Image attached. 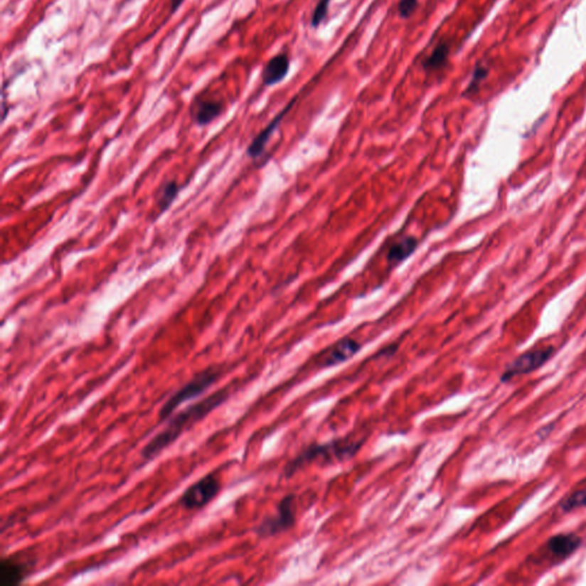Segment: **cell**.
Returning <instances> with one entry per match:
<instances>
[{"instance_id": "cell-16", "label": "cell", "mask_w": 586, "mask_h": 586, "mask_svg": "<svg viewBox=\"0 0 586 586\" xmlns=\"http://www.w3.org/2000/svg\"><path fill=\"white\" fill-rule=\"evenodd\" d=\"M489 73V68L486 63H478L475 65L474 70H473L472 78L469 80V85L467 90L464 91V97H471L473 94L476 93L480 88L481 84L486 80Z\"/></svg>"}, {"instance_id": "cell-17", "label": "cell", "mask_w": 586, "mask_h": 586, "mask_svg": "<svg viewBox=\"0 0 586 586\" xmlns=\"http://www.w3.org/2000/svg\"><path fill=\"white\" fill-rule=\"evenodd\" d=\"M580 507H586V488L578 490L572 496H569L568 499L563 501V505H561V510L563 512L569 513L572 512L576 508H580Z\"/></svg>"}, {"instance_id": "cell-2", "label": "cell", "mask_w": 586, "mask_h": 586, "mask_svg": "<svg viewBox=\"0 0 586 586\" xmlns=\"http://www.w3.org/2000/svg\"><path fill=\"white\" fill-rule=\"evenodd\" d=\"M221 375V369L218 366H208L201 373L193 375V379L186 383L181 388L174 392L164 405L159 409V422H166L174 416L176 409L189 400L196 399L206 393L210 387L213 386Z\"/></svg>"}, {"instance_id": "cell-3", "label": "cell", "mask_w": 586, "mask_h": 586, "mask_svg": "<svg viewBox=\"0 0 586 586\" xmlns=\"http://www.w3.org/2000/svg\"><path fill=\"white\" fill-rule=\"evenodd\" d=\"M362 442H348L346 440H337L326 444H313L305 449L298 457L291 460L285 467V475L287 478L300 469L305 467L306 464H309L313 460H324L326 463L334 462V460H343L351 458L360 450Z\"/></svg>"}, {"instance_id": "cell-19", "label": "cell", "mask_w": 586, "mask_h": 586, "mask_svg": "<svg viewBox=\"0 0 586 586\" xmlns=\"http://www.w3.org/2000/svg\"><path fill=\"white\" fill-rule=\"evenodd\" d=\"M417 7H418V0H400L399 5H398L400 18H411V15L416 12Z\"/></svg>"}, {"instance_id": "cell-8", "label": "cell", "mask_w": 586, "mask_h": 586, "mask_svg": "<svg viewBox=\"0 0 586 586\" xmlns=\"http://www.w3.org/2000/svg\"><path fill=\"white\" fill-rule=\"evenodd\" d=\"M297 97H294L293 100L290 101V103H287V107H285L283 110H282L279 114H277L275 118H274L272 122H270L266 127H265L260 133H259L255 139H253L252 142L250 144V146H247V155L251 157V159H258L259 156L261 154L264 153L265 146H266L267 142L270 141V137L273 135V133L275 132L276 129L279 127V124H281L282 120L284 118L285 114L287 112H290L292 107L294 106V103H296Z\"/></svg>"}, {"instance_id": "cell-13", "label": "cell", "mask_w": 586, "mask_h": 586, "mask_svg": "<svg viewBox=\"0 0 586 586\" xmlns=\"http://www.w3.org/2000/svg\"><path fill=\"white\" fill-rule=\"evenodd\" d=\"M417 247H418V240L415 236H405L401 238L392 244L387 251L386 259L388 264L393 265V266L401 264L402 261H405L415 252Z\"/></svg>"}, {"instance_id": "cell-7", "label": "cell", "mask_w": 586, "mask_h": 586, "mask_svg": "<svg viewBox=\"0 0 586 586\" xmlns=\"http://www.w3.org/2000/svg\"><path fill=\"white\" fill-rule=\"evenodd\" d=\"M33 563L20 554L5 557L0 563V584L3 586H16L23 583L29 576Z\"/></svg>"}, {"instance_id": "cell-6", "label": "cell", "mask_w": 586, "mask_h": 586, "mask_svg": "<svg viewBox=\"0 0 586 586\" xmlns=\"http://www.w3.org/2000/svg\"><path fill=\"white\" fill-rule=\"evenodd\" d=\"M293 501H294L293 495L287 496L285 499H282L279 505L277 516L265 519L257 527L255 533L261 537H270L290 529L294 525Z\"/></svg>"}, {"instance_id": "cell-20", "label": "cell", "mask_w": 586, "mask_h": 586, "mask_svg": "<svg viewBox=\"0 0 586 586\" xmlns=\"http://www.w3.org/2000/svg\"><path fill=\"white\" fill-rule=\"evenodd\" d=\"M185 1L186 0H171V13H176V11L181 7L182 4L185 3Z\"/></svg>"}, {"instance_id": "cell-9", "label": "cell", "mask_w": 586, "mask_h": 586, "mask_svg": "<svg viewBox=\"0 0 586 586\" xmlns=\"http://www.w3.org/2000/svg\"><path fill=\"white\" fill-rule=\"evenodd\" d=\"M290 70V60L285 54H277L267 62L261 73L262 82L266 86H273L284 80Z\"/></svg>"}, {"instance_id": "cell-4", "label": "cell", "mask_w": 586, "mask_h": 586, "mask_svg": "<svg viewBox=\"0 0 586 586\" xmlns=\"http://www.w3.org/2000/svg\"><path fill=\"white\" fill-rule=\"evenodd\" d=\"M220 489L221 484L218 476L214 474L206 475L204 478L188 486L185 493L182 494L180 504L188 511L200 510L217 497Z\"/></svg>"}, {"instance_id": "cell-1", "label": "cell", "mask_w": 586, "mask_h": 586, "mask_svg": "<svg viewBox=\"0 0 586 586\" xmlns=\"http://www.w3.org/2000/svg\"><path fill=\"white\" fill-rule=\"evenodd\" d=\"M229 395L230 393L228 388H221L215 390L211 395L206 396L202 401L189 405L172 416L166 426L159 433L154 435L149 440V442L144 447L141 452L142 459L148 462L159 456L167 447L176 442L183 432L188 431L197 422H202L212 411L223 405L228 400Z\"/></svg>"}, {"instance_id": "cell-5", "label": "cell", "mask_w": 586, "mask_h": 586, "mask_svg": "<svg viewBox=\"0 0 586 586\" xmlns=\"http://www.w3.org/2000/svg\"><path fill=\"white\" fill-rule=\"evenodd\" d=\"M554 353H555L554 347H546V348L535 349V351L523 353L506 366V370L501 375V383H507L516 375L533 373L544 366L553 356Z\"/></svg>"}, {"instance_id": "cell-18", "label": "cell", "mask_w": 586, "mask_h": 586, "mask_svg": "<svg viewBox=\"0 0 586 586\" xmlns=\"http://www.w3.org/2000/svg\"><path fill=\"white\" fill-rule=\"evenodd\" d=\"M330 1L331 0H319L316 7L314 9L313 15H311V27L319 28L323 21L326 20V16H328Z\"/></svg>"}, {"instance_id": "cell-14", "label": "cell", "mask_w": 586, "mask_h": 586, "mask_svg": "<svg viewBox=\"0 0 586 586\" xmlns=\"http://www.w3.org/2000/svg\"><path fill=\"white\" fill-rule=\"evenodd\" d=\"M179 191L180 186L176 180L165 181L156 193V203H157L159 211L165 212L169 210L176 196L179 195Z\"/></svg>"}, {"instance_id": "cell-15", "label": "cell", "mask_w": 586, "mask_h": 586, "mask_svg": "<svg viewBox=\"0 0 586 586\" xmlns=\"http://www.w3.org/2000/svg\"><path fill=\"white\" fill-rule=\"evenodd\" d=\"M450 48L446 43H440L435 46L432 53L422 61V68L428 73L440 70L448 63Z\"/></svg>"}, {"instance_id": "cell-10", "label": "cell", "mask_w": 586, "mask_h": 586, "mask_svg": "<svg viewBox=\"0 0 586 586\" xmlns=\"http://www.w3.org/2000/svg\"><path fill=\"white\" fill-rule=\"evenodd\" d=\"M361 349V343L355 339L345 338L338 341L326 354V358L323 361L322 366L324 368L329 366H338L345 361L353 358Z\"/></svg>"}, {"instance_id": "cell-11", "label": "cell", "mask_w": 586, "mask_h": 586, "mask_svg": "<svg viewBox=\"0 0 586 586\" xmlns=\"http://www.w3.org/2000/svg\"><path fill=\"white\" fill-rule=\"evenodd\" d=\"M223 112V103L219 100H200L191 107V119L200 127H206Z\"/></svg>"}, {"instance_id": "cell-12", "label": "cell", "mask_w": 586, "mask_h": 586, "mask_svg": "<svg viewBox=\"0 0 586 586\" xmlns=\"http://www.w3.org/2000/svg\"><path fill=\"white\" fill-rule=\"evenodd\" d=\"M582 544L580 537L575 533H559L548 540V550L557 559H567L577 551Z\"/></svg>"}]
</instances>
